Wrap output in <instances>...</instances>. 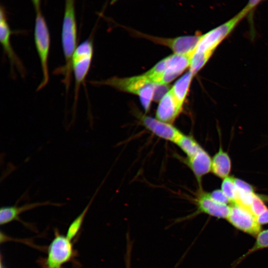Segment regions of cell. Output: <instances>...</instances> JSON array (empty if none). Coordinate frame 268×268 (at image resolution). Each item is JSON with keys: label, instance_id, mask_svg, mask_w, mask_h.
Returning a JSON list of instances; mask_svg holds the SVG:
<instances>
[{"label": "cell", "instance_id": "6da1fadb", "mask_svg": "<svg viewBox=\"0 0 268 268\" xmlns=\"http://www.w3.org/2000/svg\"><path fill=\"white\" fill-rule=\"evenodd\" d=\"M246 15L242 9L229 20L201 35L190 66L189 70L194 75L204 67L218 46Z\"/></svg>", "mask_w": 268, "mask_h": 268}, {"label": "cell", "instance_id": "7a4b0ae2", "mask_svg": "<svg viewBox=\"0 0 268 268\" xmlns=\"http://www.w3.org/2000/svg\"><path fill=\"white\" fill-rule=\"evenodd\" d=\"M61 40L65 64L63 67V80L68 91L72 73L71 60L77 47V28L75 16V0H65V10L62 23Z\"/></svg>", "mask_w": 268, "mask_h": 268}, {"label": "cell", "instance_id": "3957f363", "mask_svg": "<svg viewBox=\"0 0 268 268\" xmlns=\"http://www.w3.org/2000/svg\"><path fill=\"white\" fill-rule=\"evenodd\" d=\"M96 85H108L138 96L145 111L147 112L154 98L155 84L144 73L130 77H112L102 81H91Z\"/></svg>", "mask_w": 268, "mask_h": 268}, {"label": "cell", "instance_id": "277c9868", "mask_svg": "<svg viewBox=\"0 0 268 268\" xmlns=\"http://www.w3.org/2000/svg\"><path fill=\"white\" fill-rule=\"evenodd\" d=\"M36 12L34 39L43 74L41 82L37 88V91H40L47 85L49 81L48 59L51 37L47 24L41 10Z\"/></svg>", "mask_w": 268, "mask_h": 268}, {"label": "cell", "instance_id": "5b68a950", "mask_svg": "<svg viewBox=\"0 0 268 268\" xmlns=\"http://www.w3.org/2000/svg\"><path fill=\"white\" fill-rule=\"evenodd\" d=\"M75 255L71 240L56 230L48 247L47 257L41 259L39 263L41 268H64L63 266L71 262Z\"/></svg>", "mask_w": 268, "mask_h": 268}, {"label": "cell", "instance_id": "8992f818", "mask_svg": "<svg viewBox=\"0 0 268 268\" xmlns=\"http://www.w3.org/2000/svg\"><path fill=\"white\" fill-rule=\"evenodd\" d=\"M93 55V43L91 37L81 43L75 49L71 60L72 72L74 76V105L77 102L81 85L89 70Z\"/></svg>", "mask_w": 268, "mask_h": 268}, {"label": "cell", "instance_id": "52a82bcc", "mask_svg": "<svg viewBox=\"0 0 268 268\" xmlns=\"http://www.w3.org/2000/svg\"><path fill=\"white\" fill-rule=\"evenodd\" d=\"M135 36L145 38L156 44L169 48L175 54L187 55L194 53L201 35L181 36L175 38H163L146 34L126 28Z\"/></svg>", "mask_w": 268, "mask_h": 268}, {"label": "cell", "instance_id": "ba28073f", "mask_svg": "<svg viewBox=\"0 0 268 268\" xmlns=\"http://www.w3.org/2000/svg\"><path fill=\"white\" fill-rule=\"evenodd\" d=\"M226 220L237 229L253 237H256L262 231L257 217L249 209L237 203L230 205Z\"/></svg>", "mask_w": 268, "mask_h": 268}, {"label": "cell", "instance_id": "9c48e42d", "mask_svg": "<svg viewBox=\"0 0 268 268\" xmlns=\"http://www.w3.org/2000/svg\"><path fill=\"white\" fill-rule=\"evenodd\" d=\"M12 31L10 28L4 9V7L0 6V41L3 48V53L6 55L11 68L16 67L22 76L25 74L24 67L16 54L15 53L11 43V36Z\"/></svg>", "mask_w": 268, "mask_h": 268}, {"label": "cell", "instance_id": "30bf717a", "mask_svg": "<svg viewBox=\"0 0 268 268\" xmlns=\"http://www.w3.org/2000/svg\"><path fill=\"white\" fill-rule=\"evenodd\" d=\"M142 125L156 136L176 143L183 134L172 124L145 115L139 116Z\"/></svg>", "mask_w": 268, "mask_h": 268}, {"label": "cell", "instance_id": "8fae6325", "mask_svg": "<svg viewBox=\"0 0 268 268\" xmlns=\"http://www.w3.org/2000/svg\"><path fill=\"white\" fill-rule=\"evenodd\" d=\"M195 202L197 210L192 216L202 213L217 218L226 219L229 213L230 205L215 201L211 199L208 193L202 189H199Z\"/></svg>", "mask_w": 268, "mask_h": 268}, {"label": "cell", "instance_id": "7c38bea8", "mask_svg": "<svg viewBox=\"0 0 268 268\" xmlns=\"http://www.w3.org/2000/svg\"><path fill=\"white\" fill-rule=\"evenodd\" d=\"M211 158L207 152L202 148L193 155L181 159L194 174L199 189H202L201 183L203 177L211 172Z\"/></svg>", "mask_w": 268, "mask_h": 268}, {"label": "cell", "instance_id": "4fadbf2b", "mask_svg": "<svg viewBox=\"0 0 268 268\" xmlns=\"http://www.w3.org/2000/svg\"><path fill=\"white\" fill-rule=\"evenodd\" d=\"M194 53L187 55L173 54L166 57L167 66L161 76L159 84L167 85L190 67Z\"/></svg>", "mask_w": 268, "mask_h": 268}, {"label": "cell", "instance_id": "5bb4252c", "mask_svg": "<svg viewBox=\"0 0 268 268\" xmlns=\"http://www.w3.org/2000/svg\"><path fill=\"white\" fill-rule=\"evenodd\" d=\"M183 105L173 94L171 88L159 101L156 118L172 124L182 111Z\"/></svg>", "mask_w": 268, "mask_h": 268}, {"label": "cell", "instance_id": "9a60e30c", "mask_svg": "<svg viewBox=\"0 0 268 268\" xmlns=\"http://www.w3.org/2000/svg\"><path fill=\"white\" fill-rule=\"evenodd\" d=\"M49 205L60 206L63 204L46 201L26 203L20 206H18L17 205L2 206L0 208V224L2 225L13 221H19L24 225L28 226L29 225L20 219L19 215L24 212L36 207Z\"/></svg>", "mask_w": 268, "mask_h": 268}, {"label": "cell", "instance_id": "2e32d148", "mask_svg": "<svg viewBox=\"0 0 268 268\" xmlns=\"http://www.w3.org/2000/svg\"><path fill=\"white\" fill-rule=\"evenodd\" d=\"M231 166L230 157L220 144L218 151L211 158V172L215 176L223 179L229 176Z\"/></svg>", "mask_w": 268, "mask_h": 268}, {"label": "cell", "instance_id": "e0dca14e", "mask_svg": "<svg viewBox=\"0 0 268 268\" xmlns=\"http://www.w3.org/2000/svg\"><path fill=\"white\" fill-rule=\"evenodd\" d=\"M194 75V74L189 70L178 79L171 88L173 94L182 105L188 94Z\"/></svg>", "mask_w": 268, "mask_h": 268}, {"label": "cell", "instance_id": "ac0fdd59", "mask_svg": "<svg viewBox=\"0 0 268 268\" xmlns=\"http://www.w3.org/2000/svg\"><path fill=\"white\" fill-rule=\"evenodd\" d=\"M175 144L185 153L186 157L193 155L202 148L193 136L184 134Z\"/></svg>", "mask_w": 268, "mask_h": 268}, {"label": "cell", "instance_id": "d6986e66", "mask_svg": "<svg viewBox=\"0 0 268 268\" xmlns=\"http://www.w3.org/2000/svg\"><path fill=\"white\" fill-rule=\"evenodd\" d=\"M97 191L98 190H97L96 193L92 197L88 204L84 208L83 211L74 219V220L69 226L66 236L71 241L72 239L74 238V237L76 236L77 234L78 233L83 223L85 216L90 205H91L93 200L96 195Z\"/></svg>", "mask_w": 268, "mask_h": 268}, {"label": "cell", "instance_id": "ffe728a7", "mask_svg": "<svg viewBox=\"0 0 268 268\" xmlns=\"http://www.w3.org/2000/svg\"><path fill=\"white\" fill-rule=\"evenodd\" d=\"M268 248V229L262 230L256 237V241L253 247L238 260L236 264L241 262L244 258L255 252Z\"/></svg>", "mask_w": 268, "mask_h": 268}, {"label": "cell", "instance_id": "44dd1931", "mask_svg": "<svg viewBox=\"0 0 268 268\" xmlns=\"http://www.w3.org/2000/svg\"><path fill=\"white\" fill-rule=\"evenodd\" d=\"M235 177L228 176L223 179L221 190L231 201L232 203L236 202L238 200V192L234 182Z\"/></svg>", "mask_w": 268, "mask_h": 268}, {"label": "cell", "instance_id": "7402d4cb", "mask_svg": "<svg viewBox=\"0 0 268 268\" xmlns=\"http://www.w3.org/2000/svg\"><path fill=\"white\" fill-rule=\"evenodd\" d=\"M250 208L252 212L257 218L260 214L267 209L268 207L262 199L255 193L253 195Z\"/></svg>", "mask_w": 268, "mask_h": 268}, {"label": "cell", "instance_id": "603a6c76", "mask_svg": "<svg viewBox=\"0 0 268 268\" xmlns=\"http://www.w3.org/2000/svg\"><path fill=\"white\" fill-rule=\"evenodd\" d=\"M234 182L239 195L251 194L255 193L254 187L250 184L241 179L235 178Z\"/></svg>", "mask_w": 268, "mask_h": 268}, {"label": "cell", "instance_id": "cb8c5ba5", "mask_svg": "<svg viewBox=\"0 0 268 268\" xmlns=\"http://www.w3.org/2000/svg\"><path fill=\"white\" fill-rule=\"evenodd\" d=\"M210 197L215 201L224 204L230 205L232 202L224 194L221 190L216 189L210 193H208Z\"/></svg>", "mask_w": 268, "mask_h": 268}, {"label": "cell", "instance_id": "d4e9b609", "mask_svg": "<svg viewBox=\"0 0 268 268\" xmlns=\"http://www.w3.org/2000/svg\"><path fill=\"white\" fill-rule=\"evenodd\" d=\"M167 85L156 84L154 91V100H160L163 96L169 91Z\"/></svg>", "mask_w": 268, "mask_h": 268}, {"label": "cell", "instance_id": "484cf974", "mask_svg": "<svg viewBox=\"0 0 268 268\" xmlns=\"http://www.w3.org/2000/svg\"><path fill=\"white\" fill-rule=\"evenodd\" d=\"M262 0H249L246 6L242 9L248 14Z\"/></svg>", "mask_w": 268, "mask_h": 268}, {"label": "cell", "instance_id": "4316f807", "mask_svg": "<svg viewBox=\"0 0 268 268\" xmlns=\"http://www.w3.org/2000/svg\"><path fill=\"white\" fill-rule=\"evenodd\" d=\"M257 218L261 226L268 224V208L260 214Z\"/></svg>", "mask_w": 268, "mask_h": 268}, {"label": "cell", "instance_id": "83f0119b", "mask_svg": "<svg viewBox=\"0 0 268 268\" xmlns=\"http://www.w3.org/2000/svg\"><path fill=\"white\" fill-rule=\"evenodd\" d=\"M36 10V12L40 11L41 0H31Z\"/></svg>", "mask_w": 268, "mask_h": 268}, {"label": "cell", "instance_id": "f1b7e54d", "mask_svg": "<svg viewBox=\"0 0 268 268\" xmlns=\"http://www.w3.org/2000/svg\"><path fill=\"white\" fill-rule=\"evenodd\" d=\"M118 0H111V4H113L115 3Z\"/></svg>", "mask_w": 268, "mask_h": 268}, {"label": "cell", "instance_id": "f546056e", "mask_svg": "<svg viewBox=\"0 0 268 268\" xmlns=\"http://www.w3.org/2000/svg\"><path fill=\"white\" fill-rule=\"evenodd\" d=\"M0 268H4V266H3L1 261L0 263Z\"/></svg>", "mask_w": 268, "mask_h": 268}]
</instances>
